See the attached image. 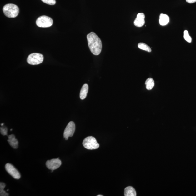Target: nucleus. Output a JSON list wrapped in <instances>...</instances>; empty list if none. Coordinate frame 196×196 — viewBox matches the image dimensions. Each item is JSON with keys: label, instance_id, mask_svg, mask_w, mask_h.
I'll return each mask as SVG.
<instances>
[{"label": "nucleus", "instance_id": "24", "mask_svg": "<svg viewBox=\"0 0 196 196\" xmlns=\"http://www.w3.org/2000/svg\"><path fill=\"white\" fill-rule=\"evenodd\" d=\"M8 190H7V191H8Z\"/></svg>", "mask_w": 196, "mask_h": 196}, {"label": "nucleus", "instance_id": "18", "mask_svg": "<svg viewBox=\"0 0 196 196\" xmlns=\"http://www.w3.org/2000/svg\"><path fill=\"white\" fill-rule=\"evenodd\" d=\"M1 134L3 136H6L8 134V129L5 127H2L0 128Z\"/></svg>", "mask_w": 196, "mask_h": 196}, {"label": "nucleus", "instance_id": "16", "mask_svg": "<svg viewBox=\"0 0 196 196\" xmlns=\"http://www.w3.org/2000/svg\"><path fill=\"white\" fill-rule=\"evenodd\" d=\"M184 38L187 42L191 43L192 42V38H191L190 36L189 35L188 31L187 30L184 31Z\"/></svg>", "mask_w": 196, "mask_h": 196}, {"label": "nucleus", "instance_id": "1", "mask_svg": "<svg viewBox=\"0 0 196 196\" xmlns=\"http://www.w3.org/2000/svg\"><path fill=\"white\" fill-rule=\"evenodd\" d=\"M88 45L90 51L94 55H98L101 53L102 44L98 36L94 32H91L87 35Z\"/></svg>", "mask_w": 196, "mask_h": 196}, {"label": "nucleus", "instance_id": "3", "mask_svg": "<svg viewBox=\"0 0 196 196\" xmlns=\"http://www.w3.org/2000/svg\"><path fill=\"white\" fill-rule=\"evenodd\" d=\"M83 144L85 148L88 150L98 149L100 146L96 138L92 136L86 137L83 141Z\"/></svg>", "mask_w": 196, "mask_h": 196}, {"label": "nucleus", "instance_id": "23", "mask_svg": "<svg viewBox=\"0 0 196 196\" xmlns=\"http://www.w3.org/2000/svg\"><path fill=\"white\" fill-rule=\"evenodd\" d=\"M3 124H4V123H2V124H1V126H3Z\"/></svg>", "mask_w": 196, "mask_h": 196}, {"label": "nucleus", "instance_id": "6", "mask_svg": "<svg viewBox=\"0 0 196 196\" xmlns=\"http://www.w3.org/2000/svg\"><path fill=\"white\" fill-rule=\"evenodd\" d=\"M75 125L73 121H71L67 125L64 130V137L65 140H68L69 137L73 136L75 132Z\"/></svg>", "mask_w": 196, "mask_h": 196}, {"label": "nucleus", "instance_id": "22", "mask_svg": "<svg viewBox=\"0 0 196 196\" xmlns=\"http://www.w3.org/2000/svg\"><path fill=\"white\" fill-rule=\"evenodd\" d=\"M103 196V195H97V196Z\"/></svg>", "mask_w": 196, "mask_h": 196}, {"label": "nucleus", "instance_id": "20", "mask_svg": "<svg viewBox=\"0 0 196 196\" xmlns=\"http://www.w3.org/2000/svg\"><path fill=\"white\" fill-rule=\"evenodd\" d=\"M8 193L4 190L0 191V196H8Z\"/></svg>", "mask_w": 196, "mask_h": 196}, {"label": "nucleus", "instance_id": "10", "mask_svg": "<svg viewBox=\"0 0 196 196\" xmlns=\"http://www.w3.org/2000/svg\"><path fill=\"white\" fill-rule=\"evenodd\" d=\"M8 142L10 145L13 148L17 149L18 147V141L17 139L15 138V136L14 135L11 134L8 136Z\"/></svg>", "mask_w": 196, "mask_h": 196}, {"label": "nucleus", "instance_id": "9", "mask_svg": "<svg viewBox=\"0 0 196 196\" xmlns=\"http://www.w3.org/2000/svg\"><path fill=\"white\" fill-rule=\"evenodd\" d=\"M145 15L143 13H138L135 19L134 24L135 26L140 28L145 24Z\"/></svg>", "mask_w": 196, "mask_h": 196}, {"label": "nucleus", "instance_id": "13", "mask_svg": "<svg viewBox=\"0 0 196 196\" xmlns=\"http://www.w3.org/2000/svg\"><path fill=\"white\" fill-rule=\"evenodd\" d=\"M125 196H136L137 193L135 189L132 186H128L126 188L124 191Z\"/></svg>", "mask_w": 196, "mask_h": 196}, {"label": "nucleus", "instance_id": "15", "mask_svg": "<svg viewBox=\"0 0 196 196\" xmlns=\"http://www.w3.org/2000/svg\"><path fill=\"white\" fill-rule=\"evenodd\" d=\"M138 48L142 49V50H144L149 53L152 51V49L147 44L143 43H139L138 44Z\"/></svg>", "mask_w": 196, "mask_h": 196}, {"label": "nucleus", "instance_id": "21", "mask_svg": "<svg viewBox=\"0 0 196 196\" xmlns=\"http://www.w3.org/2000/svg\"><path fill=\"white\" fill-rule=\"evenodd\" d=\"M186 1L189 3H193L196 2V0H186Z\"/></svg>", "mask_w": 196, "mask_h": 196}, {"label": "nucleus", "instance_id": "14", "mask_svg": "<svg viewBox=\"0 0 196 196\" xmlns=\"http://www.w3.org/2000/svg\"><path fill=\"white\" fill-rule=\"evenodd\" d=\"M146 88L148 90H151L154 86V81L152 78H149L146 81L145 83Z\"/></svg>", "mask_w": 196, "mask_h": 196}, {"label": "nucleus", "instance_id": "7", "mask_svg": "<svg viewBox=\"0 0 196 196\" xmlns=\"http://www.w3.org/2000/svg\"><path fill=\"white\" fill-rule=\"evenodd\" d=\"M5 168L7 172L14 179H19L21 178L20 173L12 164L7 163Z\"/></svg>", "mask_w": 196, "mask_h": 196}, {"label": "nucleus", "instance_id": "17", "mask_svg": "<svg viewBox=\"0 0 196 196\" xmlns=\"http://www.w3.org/2000/svg\"><path fill=\"white\" fill-rule=\"evenodd\" d=\"M44 3L50 5H55L56 4V0H41Z\"/></svg>", "mask_w": 196, "mask_h": 196}, {"label": "nucleus", "instance_id": "8", "mask_svg": "<svg viewBox=\"0 0 196 196\" xmlns=\"http://www.w3.org/2000/svg\"><path fill=\"white\" fill-rule=\"evenodd\" d=\"M61 164L62 161L59 159V158L47 161L46 163L47 167L51 170L57 169Z\"/></svg>", "mask_w": 196, "mask_h": 196}, {"label": "nucleus", "instance_id": "12", "mask_svg": "<svg viewBox=\"0 0 196 196\" xmlns=\"http://www.w3.org/2000/svg\"><path fill=\"white\" fill-rule=\"evenodd\" d=\"M88 85L87 84H85L83 85L82 89L81 90L80 94V98L81 100H84L86 98L88 91Z\"/></svg>", "mask_w": 196, "mask_h": 196}, {"label": "nucleus", "instance_id": "11", "mask_svg": "<svg viewBox=\"0 0 196 196\" xmlns=\"http://www.w3.org/2000/svg\"><path fill=\"white\" fill-rule=\"evenodd\" d=\"M170 21V18L166 14L161 13L159 16V23L161 26L166 25Z\"/></svg>", "mask_w": 196, "mask_h": 196}, {"label": "nucleus", "instance_id": "4", "mask_svg": "<svg viewBox=\"0 0 196 196\" xmlns=\"http://www.w3.org/2000/svg\"><path fill=\"white\" fill-rule=\"evenodd\" d=\"M36 23L40 28H46L52 26L53 21L50 17L43 15L38 18Z\"/></svg>", "mask_w": 196, "mask_h": 196}, {"label": "nucleus", "instance_id": "2", "mask_svg": "<svg viewBox=\"0 0 196 196\" xmlns=\"http://www.w3.org/2000/svg\"><path fill=\"white\" fill-rule=\"evenodd\" d=\"M3 12L6 16L9 18L17 17L19 13V8L14 4H8L3 7Z\"/></svg>", "mask_w": 196, "mask_h": 196}, {"label": "nucleus", "instance_id": "5", "mask_svg": "<svg viewBox=\"0 0 196 196\" xmlns=\"http://www.w3.org/2000/svg\"><path fill=\"white\" fill-rule=\"evenodd\" d=\"M43 60V56L41 54L34 53L29 55L27 58V61L29 64L37 65L41 64Z\"/></svg>", "mask_w": 196, "mask_h": 196}, {"label": "nucleus", "instance_id": "25", "mask_svg": "<svg viewBox=\"0 0 196 196\" xmlns=\"http://www.w3.org/2000/svg\"><path fill=\"white\" fill-rule=\"evenodd\" d=\"M12 129H11V131H12Z\"/></svg>", "mask_w": 196, "mask_h": 196}, {"label": "nucleus", "instance_id": "19", "mask_svg": "<svg viewBox=\"0 0 196 196\" xmlns=\"http://www.w3.org/2000/svg\"><path fill=\"white\" fill-rule=\"evenodd\" d=\"M5 186V183H3V182H1V183H0V191L4 190Z\"/></svg>", "mask_w": 196, "mask_h": 196}]
</instances>
